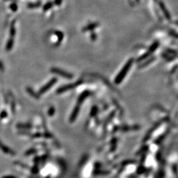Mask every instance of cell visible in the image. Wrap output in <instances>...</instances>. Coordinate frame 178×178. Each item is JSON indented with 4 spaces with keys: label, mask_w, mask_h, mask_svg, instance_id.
Returning <instances> with one entry per match:
<instances>
[{
    "label": "cell",
    "mask_w": 178,
    "mask_h": 178,
    "mask_svg": "<svg viewBox=\"0 0 178 178\" xmlns=\"http://www.w3.org/2000/svg\"><path fill=\"white\" fill-rule=\"evenodd\" d=\"M98 26V23H93L91 25H89L84 28H83V31H87V30H94L95 28H96Z\"/></svg>",
    "instance_id": "cell-7"
},
{
    "label": "cell",
    "mask_w": 178,
    "mask_h": 178,
    "mask_svg": "<svg viewBox=\"0 0 178 178\" xmlns=\"http://www.w3.org/2000/svg\"><path fill=\"white\" fill-rule=\"evenodd\" d=\"M4 178H15V177H12V176H7V177H5Z\"/></svg>",
    "instance_id": "cell-10"
},
{
    "label": "cell",
    "mask_w": 178,
    "mask_h": 178,
    "mask_svg": "<svg viewBox=\"0 0 178 178\" xmlns=\"http://www.w3.org/2000/svg\"><path fill=\"white\" fill-rule=\"evenodd\" d=\"M132 63H133V59L129 60V62L126 63V66H125L123 69L121 70L120 73H119V75H118V77H117V79H116L117 82H120L122 80V79H123V77L126 75V73L127 71H128L129 69L131 67Z\"/></svg>",
    "instance_id": "cell-1"
},
{
    "label": "cell",
    "mask_w": 178,
    "mask_h": 178,
    "mask_svg": "<svg viewBox=\"0 0 178 178\" xmlns=\"http://www.w3.org/2000/svg\"><path fill=\"white\" fill-rule=\"evenodd\" d=\"M156 2H158L159 7H160V8L162 10V13H164V15H165V17H166L167 19L170 20L171 19L170 14H169V13L168 12V9H167V8L165 6V5H164V3L161 0H158V1Z\"/></svg>",
    "instance_id": "cell-3"
},
{
    "label": "cell",
    "mask_w": 178,
    "mask_h": 178,
    "mask_svg": "<svg viewBox=\"0 0 178 178\" xmlns=\"http://www.w3.org/2000/svg\"><path fill=\"white\" fill-rule=\"evenodd\" d=\"M91 38L92 40H96V35L94 33H92V34L91 35Z\"/></svg>",
    "instance_id": "cell-9"
},
{
    "label": "cell",
    "mask_w": 178,
    "mask_h": 178,
    "mask_svg": "<svg viewBox=\"0 0 178 178\" xmlns=\"http://www.w3.org/2000/svg\"><path fill=\"white\" fill-rule=\"evenodd\" d=\"M136 1H137V2H139V0H136Z\"/></svg>",
    "instance_id": "cell-11"
},
{
    "label": "cell",
    "mask_w": 178,
    "mask_h": 178,
    "mask_svg": "<svg viewBox=\"0 0 178 178\" xmlns=\"http://www.w3.org/2000/svg\"><path fill=\"white\" fill-rule=\"evenodd\" d=\"M0 148H1V149L6 154H9V155H14V153H13V151L11 150H10L7 147H5L4 145L1 144V142H0Z\"/></svg>",
    "instance_id": "cell-6"
},
{
    "label": "cell",
    "mask_w": 178,
    "mask_h": 178,
    "mask_svg": "<svg viewBox=\"0 0 178 178\" xmlns=\"http://www.w3.org/2000/svg\"><path fill=\"white\" fill-rule=\"evenodd\" d=\"M52 3H48V4H47L44 7V10H47V9H49L50 8L52 7Z\"/></svg>",
    "instance_id": "cell-8"
},
{
    "label": "cell",
    "mask_w": 178,
    "mask_h": 178,
    "mask_svg": "<svg viewBox=\"0 0 178 178\" xmlns=\"http://www.w3.org/2000/svg\"><path fill=\"white\" fill-rule=\"evenodd\" d=\"M158 46H159L158 42H155V43L152 44V46H151V47L149 48V50H148V51L147 52V54H145V55H143V56L141 57V58H140V60H143V59H144V58H145L146 57H147L148 55H149L150 54H151V53L155 51V50L157 49V48L158 47Z\"/></svg>",
    "instance_id": "cell-5"
},
{
    "label": "cell",
    "mask_w": 178,
    "mask_h": 178,
    "mask_svg": "<svg viewBox=\"0 0 178 178\" xmlns=\"http://www.w3.org/2000/svg\"><path fill=\"white\" fill-rule=\"evenodd\" d=\"M51 71H52V72L56 73V74H57V75H59L60 76H62L63 77L68 78V79H71L73 77V75H71V74L66 72V71H64L63 70L58 69L57 68H53V69H52Z\"/></svg>",
    "instance_id": "cell-2"
},
{
    "label": "cell",
    "mask_w": 178,
    "mask_h": 178,
    "mask_svg": "<svg viewBox=\"0 0 178 178\" xmlns=\"http://www.w3.org/2000/svg\"><path fill=\"white\" fill-rule=\"evenodd\" d=\"M57 81V79H53L52 80L50 81L46 85H45L44 87H42V88L40 89V90L39 92V94H44V92H46V91H48V89L50 88H51V87L54 85L55 83H56Z\"/></svg>",
    "instance_id": "cell-4"
}]
</instances>
